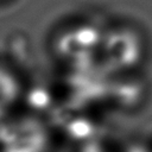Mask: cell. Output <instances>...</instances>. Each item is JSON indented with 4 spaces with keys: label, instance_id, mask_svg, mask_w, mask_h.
I'll return each instance as SVG.
<instances>
[{
    "label": "cell",
    "instance_id": "5",
    "mask_svg": "<svg viewBox=\"0 0 152 152\" xmlns=\"http://www.w3.org/2000/svg\"><path fill=\"white\" fill-rule=\"evenodd\" d=\"M125 152H150L148 148L145 146V145H141V144H132L129 145Z\"/></svg>",
    "mask_w": 152,
    "mask_h": 152
},
{
    "label": "cell",
    "instance_id": "3",
    "mask_svg": "<svg viewBox=\"0 0 152 152\" xmlns=\"http://www.w3.org/2000/svg\"><path fill=\"white\" fill-rule=\"evenodd\" d=\"M100 31L93 25H78L63 32L57 39L58 53L64 57H87L102 43Z\"/></svg>",
    "mask_w": 152,
    "mask_h": 152
},
{
    "label": "cell",
    "instance_id": "4",
    "mask_svg": "<svg viewBox=\"0 0 152 152\" xmlns=\"http://www.w3.org/2000/svg\"><path fill=\"white\" fill-rule=\"evenodd\" d=\"M21 96V82L17 74L0 63V122L8 118Z\"/></svg>",
    "mask_w": 152,
    "mask_h": 152
},
{
    "label": "cell",
    "instance_id": "2",
    "mask_svg": "<svg viewBox=\"0 0 152 152\" xmlns=\"http://www.w3.org/2000/svg\"><path fill=\"white\" fill-rule=\"evenodd\" d=\"M101 44L104 61L112 69H131L141 58L142 45L140 38L131 30H114L102 38Z\"/></svg>",
    "mask_w": 152,
    "mask_h": 152
},
{
    "label": "cell",
    "instance_id": "1",
    "mask_svg": "<svg viewBox=\"0 0 152 152\" xmlns=\"http://www.w3.org/2000/svg\"><path fill=\"white\" fill-rule=\"evenodd\" d=\"M49 144V129L37 116H8L0 122V152H46Z\"/></svg>",
    "mask_w": 152,
    "mask_h": 152
}]
</instances>
